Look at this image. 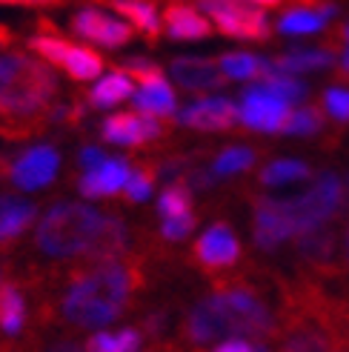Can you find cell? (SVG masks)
<instances>
[{"label":"cell","instance_id":"d6986e66","mask_svg":"<svg viewBox=\"0 0 349 352\" xmlns=\"http://www.w3.org/2000/svg\"><path fill=\"white\" fill-rule=\"evenodd\" d=\"M132 100H135V107H137V112H141V115L158 118V120L174 115V109H178V100H174V92H172V86L166 83V78L141 86Z\"/></svg>","mask_w":349,"mask_h":352},{"label":"cell","instance_id":"8992f818","mask_svg":"<svg viewBox=\"0 0 349 352\" xmlns=\"http://www.w3.org/2000/svg\"><path fill=\"white\" fill-rule=\"evenodd\" d=\"M198 6L212 17V23L229 38L240 41H264L269 38V21L267 14L243 3V0H198Z\"/></svg>","mask_w":349,"mask_h":352},{"label":"cell","instance_id":"d6a6232c","mask_svg":"<svg viewBox=\"0 0 349 352\" xmlns=\"http://www.w3.org/2000/svg\"><path fill=\"white\" fill-rule=\"evenodd\" d=\"M321 129H324V115L315 107H304L298 112H292L284 126L286 135H315Z\"/></svg>","mask_w":349,"mask_h":352},{"label":"cell","instance_id":"d4e9b609","mask_svg":"<svg viewBox=\"0 0 349 352\" xmlns=\"http://www.w3.org/2000/svg\"><path fill=\"white\" fill-rule=\"evenodd\" d=\"M26 321V304H23V295L17 292L14 284H3L0 289V329L6 336H17Z\"/></svg>","mask_w":349,"mask_h":352},{"label":"cell","instance_id":"7dc6e473","mask_svg":"<svg viewBox=\"0 0 349 352\" xmlns=\"http://www.w3.org/2000/svg\"><path fill=\"white\" fill-rule=\"evenodd\" d=\"M0 289H3V270H0Z\"/></svg>","mask_w":349,"mask_h":352},{"label":"cell","instance_id":"4316f807","mask_svg":"<svg viewBox=\"0 0 349 352\" xmlns=\"http://www.w3.org/2000/svg\"><path fill=\"white\" fill-rule=\"evenodd\" d=\"M63 72L75 80H95L103 72V58L86 46H72V52H69V58L63 63Z\"/></svg>","mask_w":349,"mask_h":352},{"label":"cell","instance_id":"484cf974","mask_svg":"<svg viewBox=\"0 0 349 352\" xmlns=\"http://www.w3.org/2000/svg\"><path fill=\"white\" fill-rule=\"evenodd\" d=\"M312 169L304 161H295V157H281V161H272L269 166H264L260 172V184L264 186H284V184H295L309 178Z\"/></svg>","mask_w":349,"mask_h":352},{"label":"cell","instance_id":"cb8c5ba5","mask_svg":"<svg viewBox=\"0 0 349 352\" xmlns=\"http://www.w3.org/2000/svg\"><path fill=\"white\" fill-rule=\"evenodd\" d=\"M218 66L223 69V75L229 80H264V75L269 72V63L249 55V52H229V55H221Z\"/></svg>","mask_w":349,"mask_h":352},{"label":"cell","instance_id":"7c38bea8","mask_svg":"<svg viewBox=\"0 0 349 352\" xmlns=\"http://www.w3.org/2000/svg\"><path fill=\"white\" fill-rule=\"evenodd\" d=\"M178 120L183 123V126L189 129H201V132H223L235 126V120H240V109L235 107V103L229 98H201L198 103H192V107H186Z\"/></svg>","mask_w":349,"mask_h":352},{"label":"cell","instance_id":"836d02e7","mask_svg":"<svg viewBox=\"0 0 349 352\" xmlns=\"http://www.w3.org/2000/svg\"><path fill=\"white\" fill-rule=\"evenodd\" d=\"M324 109L335 120H349V89L346 86H329L324 92Z\"/></svg>","mask_w":349,"mask_h":352},{"label":"cell","instance_id":"ee69618b","mask_svg":"<svg viewBox=\"0 0 349 352\" xmlns=\"http://www.w3.org/2000/svg\"><path fill=\"white\" fill-rule=\"evenodd\" d=\"M23 3H58V0H23Z\"/></svg>","mask_w":349,"mask_h":352},{"label":"cell","instance_id":"30bf717a","mask_svg":"<svg viewBox=\"0 0 349 352\" xmlns=\"http://www.w3.org/2000/svg\"><path fill=\"white\" fill-rule=\"evenodd\" d=\"M192 258H195L203 270L218 272V270H229L238 263L240 258V243L235 238V232L226 223H215L195 241V250H192Z\"/></svg>","mask_w":349,"mask_h":352},{"label":"cell","instance_id":"8fae6325","mask_svg":"<svg viewBox=\"0 0 349 352\" xmlns=\"http://www.w3.org/2000/svg\"><path fill=\"white\" fill-rule=\"evenodd\" d=\"M58 166H60L58 149H52V146H32L29 152H23L9 166V175H12V184L17 189H41V186L55 181Z\"/></svg>","mask_w":349,"mask_h":352},{"label":"cell","instance_id":"5bb4252c","mask_svg":"<svg viewBox=\"0 0 349 352\" xmlns=\"http://www.w3.org/2000/svg\"><path fill=\"white\" fill-rule=\"evenodd\" d=\"M129 178H132V169L124 157H106L100 166H95L83 175L78 181V189L86 198H109V195L124 192Z\"/></svg>","mask_w":349,"mask_h":352},{"label":"cell","instance_id":"d590c367","mask_svg":"<svg viewBox=\"0 0 349 352\" xmlns=\"http://www.w3.org/2000/svg\"><path fill=\"white\" fill-rule=\"evenodd\" d=\"M103 161H106V155H103L98 146H86V149H80V166L89 172V169H95V166H100Z\"/></svg>","mask_w":349,"mask_h":352},{"label":"cell","instance_id":"c3c4849f","mask_svg":"<svg viewBox=\"0 0 349 352\" xmlns=\"http://www.w3.org/2000/svg\"><path fill=\"white\" fill-rule=\"evenodd\" d=\"M338 352H346V349H338Z\"/></svg>","mask_w":349,"mask_h":352},{"label":"cell","instance_id":"9a60e30c","mask_svg":"<svg viewBox=\"0 0 349 352\" xmlns=\"http://www.w3.org/2000/svg\"><path fill=\"white\" fill-rule=\"evenodd\" d=\"M252 235L258 250L264 252H275L284 241H289V230L281 212V201L275 198H258L255 201V218H252Z\"/></svg>","mask_w":349,"mask_h":352},{"label":"cell","instance_id":"f6af8a7d","mask_svg":"<svg viewBox=\"0 0 349 352\" xmlns=\"http://www.w3.org/2000/svg\"><path fill=\"white\" fill-rule=\"evenodd\" d=\"M344 318H346V327H349V304L344 307Z\"/></svg>","mask_w":349,"mask_h":352},{"label":"cell","instance_id":"52a82bcc","mask_svg":"<svg viewBox=\"0 0 349 352\" xmlns=\"http://www.w3.org/2000/svg\"><path fill=\"white\" fill-rule=\"evenodd\" d=\"M289 103L284 98H278L272 89H267L264 83L252 86L240 98V120L249 129L258 132H284L289 120Z\"/></svg>","mask_w":349,"mask_h":352},{"label":"cell","instance_id":"603a6c76","mask_svg":"<svg viewBox=\"0 0 349 352\" xmlns=\"http://www.w3.org/2000/svg\"><path fill=\"white\" fill-rule=\"evenodd\" d=\"M333 14H335V6H329V9L295 6V9H289V12L281 17L278 29H281L284 34H309V32H321L324 23H326Z\"/></svg>","mask_w":349,"mask_h":352},{"label":"cell","instance_id":"f546056e","mask_svg":"<svg viewBox=\"0 0 349 352\" xmlns=\"http://www.w3.org/2000/svg\"><path fill=\"white\" fill-rule=\"evenodd\" d=\"M260 83H264L267 89H272L278 98H284L289 107H292V103H298V100H304V95H306V86L301 80H295L292 75H284V72H275L272 63H269V72L264 75V80H260Z\"/></svg>","mask_w":349,"mask_h":352},{"label":"cell","instance_id":"4fadbf2b","mask_svg":"<svg viewBox=\"0 0 349 352\" xmlns=\"http://www.w3.org/2000/svg\"><path fill=\"white\" fill-rule=\"evenodd\" d=\"M172 78L178 86H183L192 95H203V92H215L226 86L223 69L218 60H206V58H174L172 60Z\"/></svg>","mask_w":349,"mask_h":352},{"label":"cell","instance_id":"83f0119b","mask_svg":"<svg viewBox=\"0 0 349 352\" xmlns=\"http://www.w3.org/2000/svg\"><path fill=\"white\" fill-rule=\"evenodd\" d=\"M141 346V332L120 329V332H98L86 341V352H135Z\"/></svg>","mask_w":349,"mask_h":352},{"label":"cell","instance_id":"f35d334b","mask_svg":"<svg viewBox=\"0 0 349 352\" xmlns=\"http://www.w3.org/2000/svg\"><path fill=\"white\" fill-rule=\"evenodd\" d=\"M43 352H86V346H78L72 341H58V344H49Z\"/></svg>","mask_w":349,"mask_h":352},{"label":"cell","instance_id":"7a4b0ae2","mask_svg":"<svg viewBox=\"0 0 349 352\" xmlns=\"http://www.w3.org/2000/svg\"><path fill=\"white\" fill-rule=\"evenodd\" d=\"M141 287V270L135 261H83L72 270V280L63 295V321L98 329L124 315L135 289Z\"/></svg>","mask_w":349,"mask_h":352},{"label":"cell","instance_id":"b9f144b4","mask_svg":"<svg viewBox=\"0 0 349 352\" xmlns=\"http://www.w3.org/2000/svg\"><path fill=\"white\" fill-rule=\"evenodd\" d=\"M243 3H249V6H278L281 0H243Z\"/></svg>","mask_w":349,"mask_h":352},{"label":"cell","instance_id":"60d3db41","mask_svg":"<svg viewBox=\"0 0 349 352\" xmlns=\"http://www.w3.org/2000/svg\"><path fill=\"white\" fill-rule=\"evenodd\" d=\"M338 72L349 78V46L344 49V55H341V63H338Z\"/></svg>","mask_w":349,"mask_h":352},{"label":"cell","instance_id":"6da1fadb","mask_svg":"<svg viewBox=\"0 0 349 352\" xmlns=\"http://www.w3.org/2000/svg\"><path fill=\"white\" fill-rule=\"evenodd\" d=\"M38 250L52 258L120 261L129 246L126 223L83 204H58L41 218L34 232Z\"/></svg>","mask_w":349,"mask_h":352},{"label":"cell","instance_id":"4dcf8cb0","mask_svg":"<svg viewBox=\"0 0 349 352\" xmlns=\"http://www.w3.org/2000/svg\"><path fill=\"white\" fill-rule=\"evenodd\" d=\"M255 164V152L247 149V146H229L223 149L215 164H212V175H238L243 169H249Z\"/></svg>","mask_w":349,"mask_h":352},{"label":"cell","instance_id":"7402d4cb","mask_svg":"<svg viewBox=\"0 0 349 352\" xmlns=\"http://www.w3.org/2000/svg\"><path fill=\"white\" fill-rule=\"evenodd\" d=\"M126 98H135V86H132V78L124 72V69H115L112 75L100 78L92 92H89V107L95 109H109L115 103L126 100Z\"/></svg>","mask_w":349,"mask_h":352},{"label":"cell","instance_id":"44dd1931","mask_svg":"<svg viewBox=\"0 0 349 352\" xmlns=\"http://www.w3.org/2000/svg\"><path fill=\"white\" fill-rule=\"evenodd\" d=\"M32 218H34V206L32 204L0 195V246H6L17 235H23L29 230Z\"/></svg>","mask_w":349,"mask_h":352},{"label":"cell","instance_id":"277c9868","mask_svg":"<svg viewBox=\"0 0 349 352\" xmlns=\"http://www.w3.org/2000/svg\"><path fill=\"white\" fill-rule=\"evenodd\" d=\"M221 336H247L260 344L278 336V321L252 287L218 284L212 295L189 309L183 338L192 344H209Z\"/></svg>","mask_w":349,"mask_h":352},{"label":"cell","instance_id":"1f68e13d","mask_svg":"<svg viewBox=\"0 0 349 352\" xmlns=\"http://www.w3.org/2000/svg\"><path fill=\"white\" fill-rule=\"evenodd\" d=\"M155 178H158V166H149V164L137 166V169L132 172V178H129L126 189H124L126 201H132V204H137V201H146V198L152 195Z\"/></svg>","mask_w":349,"mask_h":352},{"label":"cell","instance_id":"ffe728a7","mask_svg":"<svg viewBox=\"0 0 349 352\" xmlns=\"http://www.w3.org/2000/svg\"><path fill=\"white\" fill-rule=\"evenodd\" d=\"M335 55L329 49H292L286 55H278L272 60L275 72L284 75H298V72H318V69L333 66Z\"/></svg>","mask_w":349,"mask_h":352},{"label":"cell","instance_id":"e0dca14e","mask_svg":"<svg viewBox=\"0 0 349 352\" xmlns=\"http://www.w3.org/2000/svg\"><path fill=\"white\" fill-rule=\"evenodd\" d=\"M100 6H109L115 9L120 17H126V21L144 34L149 43H155L161 38V14H158V6H155V0H98Z\"/></svg>","mask_w":349,"mask_h":352},{"label":"cell","instance_id":"5b68a950","mask_svg":"<svg viewBox=\"0 0 349 352\" xmlns=\"http://www.w3.org/2000/svg\"><path fill=\"white\" fill-rule=\"evenodd\" d=\"M346 204V186L335 172H321L315 184L295 198L281 201V212L292 238L315 232L333 221Z\"/></svg>","mask_w":349,"mask_h":352},{"label":"cell","instance_id":"8d00e7d4","mask_svg":"<svg viewBox=\"0 0 349 352\" xmlns=\"http://www.w3.org/2000/svg\"><path fill=\"white\" fill-rule=\"evenodd\" d=\"M215 352H255V346L247 344V341H240V338H232V341H223Z\"/></svg>","mask_w":349,"mask_h":352},{"label":"cell","instance_id":"681fc988","mask_svg":"<svg viewBox=\"0 0 349 352\" xmlns=\"http://www.w3.org/2000/svg\"><path fill=\"white\" fill-rule=\"evenodd\" d=\"M149 352H155V349H149Z\"/></svg>","mask_w":349,"mask_h":352},{"label":"cell","instance_id":"9c48e42d","mask_svg":"<svg viewBox=\"0 0 349 352\" xmlns=\"http://www.w3.org/2000/svg\"><path fill=\"white\" fill-rule=\"evenodd\" d=\"M164 132L166 129L158 118H146L141 112H117L100 123V138L106 144H120V146H141L149 144V140H158Z\"/></svg>","mask_w":349,"mask_h":352},{"label":"cell","instance_id":"e575fe53","mask_svg":"<svg viewBox=\"0 0 349 352\" xmlns=\"http://www.w3.org/2000/svg\"><path fill=\"white\" fill-rule=\"evenodd\" d=\"M192 230H195V215H183V218H169L161 226V235L166 241H183Z\"/></svg>","mask_w":349,"mask_h":352},{"label":"cell","instance_id":"ac0fdd59","mask_svg":"<svg viewBox=\"0 0 349 352\" xmlns=\"http://www.w3.org/2000/svg\"><path fill=\"white\" fill-rule=\"evenodd\" d=\"M295 252L304 263L315 270H329L335 263V255H338V235L335 230L329 226H321L315 232H306L295 241Z\"/></svg>","mask_w":349,"mask_h":352},{"label":"cell","instance_id":"f1b7e54d","mask_svg":"<svg viewBox=\"0 0 349 352\" xmlns=\"http://www.w3.org/2000/svg\"><path fill=\"white\" fill-rule=\"evenodd\" d=\"M158 212L164 215V221L169 218H183L192 215V192L183 181H174L161 192V201H158Z\"/></svg>","mask_w":349,"mask_h":352},{"label":"cell","instance_id":"3957f363","mask_svg":"<svg viewBox=\"0 0 349 352\" xmlns=\"http://www.w3.org/2000/svg\"><path fill=\"white\" fill-rule=\"evenodd\" d=\"M55 72L26 52L0 49V132L23 138L41 129L58 98Z\"/></svg>","mask_w":349,"mask_h":352},{"label":"cell","instance_id":"bcb514c9","mask_svg":"<svg viewBox=\"0 0 349 352\" xmlns=\"http://www.w3.org/2000/svg\"><path fill=\"white\" fill-rule=\"evenodd\" d=\"M0 3H23V0H0Z\"/></svg>","mask_w":349,"mask_h":352},{"label":"cell","instance_id":"2e32d148","mask_svg":"<svg viewBox=\"0 0 349 352\" xmlns=\"http://www.w3.org/2000/svg\"><path fill=\"white\" fill-rule=\"evenodd\" d=\"M164 26L174 41H201L212 34V23L195 6L181 3V0H169L164 6Z\"/></svg>","mask_w":349,"mask_h":352},{"label":"cell","instance_id":"ab89813d","mask_svg":"<svg viewBox=\"0 0 349 352\" xmlns=\"http://www.w3.org/2000/svg\"><path fill=\"white\" fill-rule=\"evenodd\" d=\"M341 255H344V267L349 270V218H346V226H344V243H341Z\"/></svg>","mask_w":349,"mask_h":352},{"label":"cell","instance_id":"7bdbcfd3","mask_svg":"<svg viewBox=\"0 0 349 352\" xmlns=\"http://www.w3.org/2000/svg\"><path fill=\"white\" fill-rule=\"evenodd\" d=\"M341 38H344V41H346V43H349V21H346V26H344V29H341Z\"/></svg>","mask_w":349,"mask_h":352},{"label":"cell","instance_id":"74e56055","mask_svg":"<svg viewBox=\"0 0 349 352\" xmlns=\"http://www.w3.org/2000/svg\"><path fill=\"white\" fill-rule=\"evenodd\" d=\"M144 329L149 332V336H161V332H164V315H161V312L149 315L146 324H144Z\"/></svg>","mask_w":349,"mask_h":352},{"label":"cell","instance_id":"ba28073f","mask_svg":"<svg viewBox=\"0 0 349 352\" xmlns=\"http://www.w3.org/2000/svg\"><path fill=\"white\" fill-rule=\"evenodd\" d=\"M72 32L78 34V38L98 43V46H106V49H117V46L132 41V26L129 23H124L120 17L100 12L95 6H86V9L75 12Z\"/></svg>","mask_w":349,"mask_h":352}]
</instances>
